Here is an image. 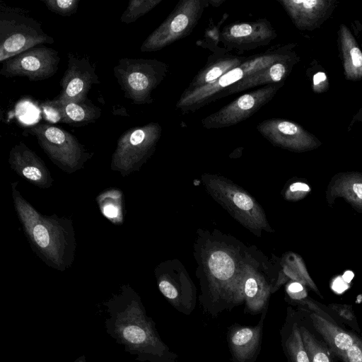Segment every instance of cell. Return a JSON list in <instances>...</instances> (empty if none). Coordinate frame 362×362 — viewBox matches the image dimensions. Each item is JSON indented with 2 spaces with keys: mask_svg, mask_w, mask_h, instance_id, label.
Returning a JSON list of instances; mask_svg holds the SVG:
<instances>
[{
  "mask_svg": "<svg viewBox=\"0 0 362 362\" xmlns=\"http://www.w3.org/2000/svg\"><path fill=\"white\" fill-rule=\"evenodd\" d=\"M59 52L43 45L34 47L3 62L0 74L6 78L25 76L31 81L53 76L58 70Z\"/></svg>",
  "mask_w": 362,
  "mask_h": 362,
  "instance_id": "obj_13",
  "label": "cell"
},
{
  "mask_svg": "<svg viewBox=\"0 0 362 362\" xmlns=\"http://www.w3.org/2000/svg\"><path fill=\"white\" fill-rule=\"evenodd\" d=\"M361 122L362 123V106L358 109V110L354 115L351 121L350 122L348 131H350L352 127L356 124Z\"/></svg>",
  "mask_w": 362,
  "mask_h": 362,
  "instance_id": "obj_34",
  "label": "cell"
},
{
  "mask_svg": "<svg viewBox=\"0 0 362 362\" xmlns=\"http://www.w3.org/2000/svg\"><path fill=\"white\" fill-rule=\"evenodd\" d=\"M296 43L278 45L264 52L249 56L238 66L230 70L214 83L189 91L184 90L175 107L182 115L194 112L216 100L217 95L244 78L264 69L294 51Z\"/></svg>",
  "mask_w": 362,
  "mask_h": 362,
  "instance_id": "obj_4",
  "label": "cell"
},
{
  "mask_svg": "<svg viewBox=\"0 0 362 362\" xmlns=\"http://www.w3.org/2000/svg\"><path fill=\"white\" fill-rule=\"evenodd\" d=\"M102 214L114 224H122L124 221V204L123 194L118 189H108L96 198Z\"/></svg>",
  "mask_w": 362,
  "mask_h": 362,
  "instance_id": "obj_26",
  "label": "cell"
},
{
  "mask_svg": "<svg viewBox=\"0 0 362 362\" xmlns=\"http://www.w3.org/2000/svg\"><path fill=\"white\" fill-rule=\"evenodd\" d=\"M42 108L54 112L52 117H54L57 121L74 127L94 123L102 115L101 109L88 99L64 103H57L53 100L45 101Z\"/></svg>",
  "mask_w": 362,
  "mask_h": 362,
  "instance_id": "obj_21",
  "label": "cell"
},
{
  "mask_svg": "<svg viewBox=\"0 0 362 362\" xmlns=\"http://www.w3.org/2000/svg\"><path fill=\"white\" fill-rule=\"evenodd\" d=\"M248 57L228 52H214L209 56L206 64L194 76L185 90L189 91L214 83L230 70L242 64Z\"/></svg>",
  "mask_w": 362,
  "mask_h": 362,
  "instance_id": "obj_23",
  "label": "cell"
},
{
  "mask_svg": "<svg viewBox=\"0 0 362 362\" xmlns=\"http://www.w3.org/2000/svg\"><path fill=\"white\" fill-rule=\"evenodd\" d=\"M337 43L345 78L351 81L362 80V51L345 24L339 27Z\"/></svg>",
  "mask_w": 362,
  "mask_h": 362,
  "instance_id": "obj_24",
  "label": "cell"
},
{
  "mask_svg": "<svg viewBox=\"0 0 362 362\" xmlns=\"http://www.w3.org/2000/svg\"><path fill=\"white\" fill-rule=\"evenodd\" d=\"M224 1V0H209V5L217 7L222 4Z\"/></svg>",
  "mask_w": 362,
  "mask_h": 362,
  "instance_id": "obj_39",
  "label": "cell"
},
{
  "mask_svg": "<svg viewBox=\"0 0 362 362\" xmlns=\"http://www.w3.org/2000/svg\"><path fill=\"white\" fill-rule=\"evenodd\" d=\"M74 362H86L85 356L78 358Z\"/></svg>",
  "mask_w": 362,
  "mask_h": 362,
  "instance_id": "obj_41",
  "label": "cell"
},
{
  "mask_svg": "<svg viewBox=\"0 0 362 362\" xmlns=\"http://www.w3.org/2000/svg\"><path fill=\"white\" fill-rule=\"evenodd\" d=\"M272 264L257 250L247 264L243 280V296L247 310L252 313L262 311L273 292L269 281Z\"/></svg>",
  "mask_w": 362,
  "mask_h": 362,
  "instance_id": "obj_16",
  "label": "cell"
},
{
  "mask_svg": "<svg viewBox=\"0 0 362 362\" xmlns=\"http://www.w3.org/2000/svg\"><path fill=\"white\" fill-rule=\"evenodd\" d=\"M300 60L294 50L268 67L249 75L219 93L216 100L259 86L284 83L294 66Z\"/></svg>",
  "mask_w": 362,
  "mask_h": 362,
  "instance_id": "obj_20",
  "label": "cell"
},
{
  "mask_svg": "<svg viewBox=\"0 0 362 362\" xmlns=\"http://www.w3.org/2000/svg\"><path fill=\"white\" fill-rule=\"evenodd\" d=\"M201 180L211 197L255 235L273 231L264 209L245 189L217 175L203 174Z\"/></svg>",
  "mask_w": 362,
  "mask_h": 362,
  "instance_id": "obj_5",
  "label": "cell"
},
{
  "mask_svg": "<svg viewBox=\"0 0 362 362\" xmlns=\"http://www.w3.org/2000/svg\"><path fill=\"white\" fill-rule=\"evenodd\" d=\"M353 190L358 196V197L362 199V184L357 183L354 184L353 186Z\"/></svg>",
  "mask_w": 362,
  "mask_h": 362,
  "instance_id": "obj_37",
  "label": "cell"
},
{
  "mask_svg": "<svg viewBox=\"0 0 362 362\" xmlns=\"http://www.w3.org/2000/svg\"><path fill=\"white\" fill-rule=\"evenodd\" d=\"M17 185V182L11 184L14 207L33 250L46 264L64 271L72 264L76 250L71 219L41 214L21 195Z\"/></svg>",
  "mask_w": 362,
  "mask_h": 362,
  "instance_id": "obj_3",
  "label": "cell"
},
{
  "mask_svg": "<svg viewBox=\"0 0 362 362\" xmlns=\"http://www.w3.org/2000/svg\"><path fill=\"white\" fill-rule=\"evenodd\" d=\"M277 37V33L266 18L254 21L233 23L221 31L220 41L227 51L241 54L268 45Z\"/></svg>",
  "mask_w": 362,
  "mask_h": 362,
  "instance_id": "obj_14",
  "label": "cell"
},
{
  "mask_svg": "<svg viewBox=\"0 0 362 362\" xmlns=\"http://www.w3.org/2000/svg\"><path fill=\"white\" fill-rule=\"evenodd\" d=\"M335 312L346 322L350 324L355 329L358 330V327L356 320V316L354 314L350 307L348 306H340V305H332L330 306Z\"/></svg>",
  "mask_w": 362,
  "mask_h": 362,
  "instance_id": "obj_33",
  "label": "cell"
},
{
  "mask_svg": "<svg viewBox=\"0 0 362 362\" xmlns=\"http://www.w3.org/2000/svg\"><path fill=\"white\" fill-rule=\"evenodd\" d=\"M26 132L35 136L49 158L67 173L82 168L92 156L75 136L59 127L37 123L28 128Z\"/></svg>",
  "mask_w": 362,
  "mask_h": 362,
  "instance_id": "obj_8",
  "label": "cell"
},
{
  "mask_svg": "<svg viewBox=\"0 0 362 362\" xmlns=\"http://www.w3.org/2000/svg\"><path fill=\"white\" fill-rule=\"evenodd\" d=\"M209 5V0H182L165 18L143 42V52L159 51L190 35Z\"/></svg>",
  "mask_w": 362,
  "mask_h": 362,
  "instance_id": "obj_10",
  "label": "cell"
},
{
  "mask_svg": "<svg viewBox=\"0 0 362 362\" xmlns=\"http://www.w3.org/2000/svg\"><path fill=\"white\" fill-rule=\"evenodd\" d=\"M284 83L264 86L246 93L218 111L204 117L201 123L207 129L235 125L250 117L271 101Z\"/></svg>",
  "mask_w": 362,
  "mask_h": 362,
  "instance_id": "obj_11",
  "label": "cell"
},
{
  "mask_svg": "<svg viewBox=\"0 0 362 362\" xmlns=\"http://www.w3.org/2000/svg\"><path fill=\"white\" fill-rule=\"evenodd\" d=\"M306 75L310 80L312 90L315 93H322L329 90V78L323 67L315 59L308 67Z\"/></svg>",
  "mask_w": 362,
  "mask_h": 362,
  "instance_id": "obj_30",
  "label": "cell"
},
{
  "mask_svg": "<svg viewBox=\"0 0 362 362\" xmlns=\"http://www.w3.org/2000/svg\"><path fill=\"white\" fill-rule=\"evenodd\" d=\"M47 9L59 16L70 17L76 13L80 0H41Z\"/></svg>",
  "mask_w": 362,
  "mask_h": 362,
  "instance_id": "obj_31",
  "label": "cell"
},
{
  "mask_svg": "<svg viewBox=\"0 0 362 362\" xmlns=\"http://www.w3.org/2000/svg\"><path fill=\"white\" fill-rule=\"evenodd\" d=\"M310 318L314 328L325 339L332 353L339 359L359 338L320 314L312 313Z\"/></svg>",
  "mask_w": 362,
  "mask_h": 362,
  "instance_id": "obj_25",
  "label": "cell"
},
{
  "mask_svg": "<svg viewBox=\"0 0 362 362\" xmlns=\"http://www.w3.org/2000/svg\"><path fill=\"white\" fill-rule=\"evenodd\" d=\"M162 0H131L121 16L120 21L126 24L134 23L151 11Z\"/></svg>",
  "mask_w": 362,
  "mask_h": 362,
  "instance_id": "obj_29",
  "label": "cell"
},
{
  "mask_svg": "<svg viewBox=\"0 0 362 362\" xmlns=\"http://www.w3.org/2000/svg\"><path fill=\"white\" fill-rule=\"evenodd\" d=\"M108 317L107 332L140 361L174 362L177 356L163 342L151 318L146 315L141 298L129 285L103 303Z\"/></svg>",
  "mask_w": 362,
  "mask_h": 362,
  "instance_id": "obj_2",
  "label": "cell"
},
{
  "mask_svg": "<svg viewBox=\"0 0 362 362\" xmlns=\"http://www.w3.org/2000/svg\"><path fill=\"white\" fill-rule=\"evenodd\" d=\"M302 291V285L297 282L291 284L288 287V293L290 294V296L301 292Z\"/></svg>",
  "mask_w": 362,
  "mask_h": 362,
  "instance_id": "obj_36",
  "label": "cell"
},
{
  "mask_svg": "<svg viewBox=\"0 0 362 362\" xmlns=\"http://www.w3.org/2000/svg\"><path fill=\"white\" fill-rule=\"evenodd\" d=\"M67 68L61 78L59 94L52 99L57 103L87 100V94L93 85L100 83L95 68L86 58H78L68 54Z\"/></svg>",
  "mask_w": 362,
  "mask_h": 362,
  "instance_id": "obj_17",
  "label": "cell"
},
{
  "mask_svg": "<svg viewBox=\"0 0 362 362\" xmlns=\"http://www.w3.org/2000/svg\"><path fill=\"white\" fill-rule=\"evenodd\" d=\"M344 284L342 283V281L341 280H337L335 281V284H334V288L336 290H343L344 288Z\"/></svg>",
  "mask_w": 362,
  "mask_h": 362,
  "instance_id": "obj_40",
  "label": "cell"
},
{
  "mask_svg": "<svg viewBox=\"0 0 362 362\" xmlns=\"http://www.w3.org/2000/svg\"><path fill=\"white\" fill-rule=\"evenodd\" d=\"M199 232L197 275L208 302L218 311L242 303L245 273L257 249L218 231Z\"/></svg>",
  "mask_w": 362,
  "mask_h": 362,
  "instance_id": "obj_1",
  "label": "cell"
},
{
  "mask_svg": "<svg viewBox=\"0 0 362 362\" xmlns=\"http://www.w3.org/2000/svg\"><path fill=\"white\" fill-rule=\"evenodd\" d=\"M290 191L291 192H297V191H303V192H308L310 191V187L308 185L302 182H296L293 183L290 187Z\"/></svg>",
  "mask_w": 362,
  "mask_h": 362,
  "instance_id": "obj_35",
  "label": "cell"
},
{
  "mask_svg": "<svg viewBox=\"0 0 362 362\" xmlns=\"http://www.w3.org/2000/svg\"><path fill=\"white\" fill-rule=\"evenodd\" d=\"M343 362H362V340L358 339L340 358Z\"/></svg>",
  "mask_w": 362,
  "mask_h": 362,
  "instance_id": "obj_32",
  "label": "cell"
},
{
  "mask_svg": "<svg viewBox=\"0 0 362 362\" xmlns=\"http://www.w3.org/2000/svg\"><path fill=\"white\" fill-rule=\"evenodd\" d=\"M262 329V322L257 326L230 329L228 344L235 362H252L260 346Z\"/></svg>",
  "mask_w": 362,
  "mask_h": 362,
  "instance_id": "obj_22",
  "label": "cell"
},
{
  "mask_svg": "<svg viewBox=\"0 0 362 362\" xmlns=\"http://www.w3.org/2000/svg\"><path fill=\"white\" fill-rule=\"evenodd\" d=\"M286 348L291 362H310L303 341L300 327L293 325L291 333L286 341Z\"/></svg>",
  "mask_w": 362,
  "mask_h": 362,
  "instance_id": "obj_28",
  "label": "cell"
},
{
  "mask_svg": "<svg viewBox=\"0 0 362 362\" xmlns=\"http://www.w3.org/2000/svg\"><path fill=\"white\" fill-rule=\"evenodd\" d=\"M41 23L19 8L0 6V62L34 47L54 43Z\"/></svg>",
  "mask_w": 362,
  "mask_h": 362,
  "instance_id": "obj_7",
  "label": "cell"
},
{
  "mask_svg": "<svg viewBox=\"0 0 362 362\" xmlns=\"http://www.w3.org/2000/svg\"><path fill=\"white\" fill-rule=\"evenodd\" d=\"M296 28L313 31L319 28L334 11L337 0H277Z\"/></svg>",
  "mask_w": 362,
  "mask_h": 362,
  "instance_id": "obj_18",
  "label": "cell"
},
{
  "mask_svg": "<svg viewBox=\"0 0 362 362\" xmlns=\"http://www.w3.org/2000/svg\"><path fill=\"white\" fill-rule=\"evenodd\" d=\"M168 65L156 59L122 58L113 72L124 95L134 104L153 102V91L161 83L168 72Z\"/></svg>",
  "mask_w": 362,
  "mask_h": 362,
  "instance_id": "obj_6",
  "label": "cell"
},
{
  "mask_svg": "<svg viewBox=\"0 0 362 362\" xmlns=\"http://www.w3.org/2000/svg\"><path fill=\"white\" fill-rule=\"evenodd\" d=\"M162 133L158 122L130 128L118 139L110 168L122 176L138 171L153 154Z\"/></svg>",
  "mask_w": 362,
  "mask_h": 362,
  "instance_id": "obj_9",
  "label": "cell"
},
{
  "mask_svg": "<svg viewBox=\"0 0 362 362\" xmlns=\"http://www.w3.org/2000/svg\"><path fill=\"white\" fill-rule=\"evenodd\" d=\"M256 129L272 145L293 151H308L321 144L300 124L283 118L267 119L258 123Z\"/></svg>",
  "mask_w": 362,
  "mask_h": 362,
  "instance_id": "obj_15",
  "label": "cell"
},
{
  "mask_svg": "<svg viewBox=\"0 0 362 362\" xmlns=\"http://www.w3.org/2000/svg\"><path fill=\"white\" fill-rule=\"evenodd\" d=\"M300 334L310 362H332L325 346L306 327H300Z\"/></svg>",
  "mask_w": 362,
  "mask_h": 362,
  "instance_id": "obj_27",
  "label": "cell"
},
{
  "mask_svg": "<svg viewBox=\"0 0 362 362\" xmlns=\"http://www.w3.org/2000/svg\"><path fill=\"white\" fill-rule=\"evenodd\" d=\"M354 277V273L351 271L346 272L343 275V279L346 281L349 282Z\"/></svg>",
  "mask_w": 362,
  "mask_h": 362,
  "instance_id": "obj_38",
  "label": "cell"
},
{
  "mask_svg": "<svg viewBox=\"0 0 362 362\" xmlns=\"http://www.w3.org/2000/svg\"><path fill=\"white\" fill-rule=\"evenodd\" d=\"M8 163L18 175L31 184L42 189L52 186L53 179L45 163L23 141L11 148Z\"/></svg>",
  "mask_w": 362,
  "mask_h": 362,
  "instance_id": "obj_19",
  "label": "cell"
},
{
  "mask_svg": "<svg viewBox=\"0 0 362 362\" xmlns=\"http://www.w3.org/2000/svg\"><path fill=\"white\" fill-rule=\"evenodd\" d=\"M158 287L178 311L189 315L195 308L196 287L182 264L177 259L165 261L155 269Z\"/></svg>",
  "mask_w": 362,
  "mask_h": 362,
  "instance_id": "obj_12",
  "label": "cell"
}]
</instances>
